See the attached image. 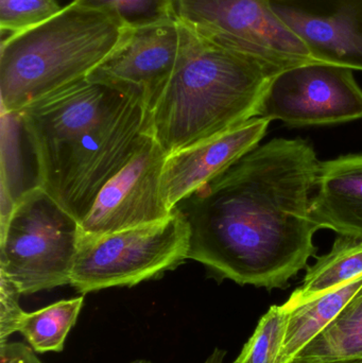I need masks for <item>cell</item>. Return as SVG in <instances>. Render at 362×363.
Instances as JSON below:
<instances>
[{"label":"cell","instance_id":"cell-1","mask_svg":"<svg viewBox=\"0 0 362 363\" xmlns=\"http://www.w3.org/2000/svg\"><path fill=\"white\" fill-rule=\"evenodd\" d=\"M312 145L278 138L255 147L179 205L191 228L188 259L216 279L285 289L316 255Z\"/></svg>","mask_w":362,"mask_h":363},{"label":"cell","instance_id":"cell-2","mask_svg":"<svg viewBox=\"0 0 362 363\" xmlns=\"http://www.w3.org/2000/svg\"><path fill=\"white\" fill-rule=\"evenodd\" d=\"M36 185L79 222L150 134L140 94L89 76L23 108Z\"/></svg>","mask_w":362,"mask_h":363},{"label":"cell","instance_id":"cell-3","mask_svg":"<svg viewBox=\"0 0 362 363\" xmlns=\"http://www.w3.org/2000/svg\"><path fill=\"white\" fill-rule=\"evenodd\" d=\"M181 25L176 67L150 108V134L168 155L255 118L268 85L285 70Z\"/></svg>","mask_w":362,"mask_h":363},{"label":"cell","instance_id":"cell-4","mask_svg":"<svg viewBox=\"0 0 362 363\" xmlns=\"http://www.w3.org/2000/svg\"><path fill=\"white\" fill-rule=\"evenodd\" d=\"M125 27L116 17L72 4L42 25L2 40L1 114L87 78L114 51Z\"/></svg>","mask_w":362,"mask_h":363},{"label":"cell","instance_id":"cell-5","mask_svg":"<svg viewBox=\"0 0 362 363\" xmlns=\"http://www.w3.org/2000/svg\"><path fill=\"white\" fill-rule=\"evenodd\" d=\"M80 235V222L48 192L32 186L1 224L0 272L23 296L69 285Z\"/></svg>","mask_w":362,"mask_h":363},{"label":"cell","instance_id":"cell-6","mask_svg":"<svg viewBox=\"0 0 362 363\" xmlns=\"http://www.w3.org/2000/svg\"><path fill=\"white\" fill-rule=\"evenodd\" d=\"M191 228L179 207L161 221L102 235L81 232L70 275L79 294L132 287L188 259Z\"/></svg>","mask_w":362,"mask_h":363},{"label":"cell","instance_id":"cell-7","mask_svg":"<svg viewBox=\"0 0 362 363\" xmlns=\"http://www.w3.org/2000/svg\"><path fill=\"white\" fill-rule=\"evenodd\" d=\"M179 21L208 40L283 69L316 62L268 0H178Z\"/></svg>","mask_w":362,"mask_h":363},{"label":"cell","instance_id":"cell-8","mask_svg":"<svg viewBox=\"0 0 362 363\" xmlns=\"http://www.w3.org/2000/svg\"><path fill=\"white\" fill-rule=\"evenodd\" d=\"M256 117L293 127L355 121L362 117V89L352 69L321 62L301 64L272 79Z\"/></svg>","mask_w":362,"mask_h":363},{"label":"cell","instance_id":"cell-9","mask_svg":"<svg viewBox=\"0 0 362 363\" xmlns=\"http://www.w3.org/2000/svg\"><path fill=\"white\" fill-rule=\"evenodd\" d=\"M168 155L151 134L96 198L81 232L102 235L161 221L171 215L162 191Z\"/></svg>","mask_w":362,"mask_h":363},{"label":"cell","instance_id":"cell-10","mask_svg":"<svg viewBox=\"0 0 362 363\" xmlns=\"http://www.w3.org/2000/svg\"><path fill=\"white\" fill-rule=\"evenodd\" d=\"M312 59L362 72V0H268Z\"/></svg>","mask_w":362,"mask_h":363},{"label":"cell","instance_id":"cell-11","mask_svg":"<svg viewBox=\"0 0 362 363\" xmlns=\"http://www.w3.org/2000/svg\"><path fill=\"white\" fill-rule=\"evenodd\" d=\"M181 30L179 19L127 28L114 51L89 76L140 94L150 110L176 67Z\"/></svg>","mask_w":362,"mask_h":363},{"label":"cell","instance_id":"cell-12","mask_svg":"<svg viewBox=\"0 0 362 363\" xmlns=\"http://www.w3.org/2000/svg\"><path fill=\"white\" fill-rule=\"evenodd\" d=\"M269 123L255 117L225 133L168 155L162 174V191L168 208L174 211L259 146Z\"/></svg>","mask_w":362,"mask_h":363},{"label":"cell","instance_id":"cell-13","mask_svg":"<svg viewBox=\"0 0 362 363\" xmlns=\"http://www.w3.org/2000/svg\"><path fill=\"white\" fill-rule=\"evenodd\" d=\"M310 213L319 230L362 240V155L320 162Z\"/></svg>","mask_w":362,"mask_h":363},{"label":"cell","instance_id":"cell-14","mask_svg":"<svg viewBox=\"0 0 362 363\" xmlns=\"http://www.w3.org/2000/svg\"><path fill=\"white\" fill-rule=\"evenodd\" d=\"M362 287V275L289 311L286 334L278 363H290L329 325Z\"/></svg>","mask_w":362,"mask_h":363},{"label":"cell","instance_id":"cell-15","mask_svg":"<svg viewBox=\"0 0 362 363\" xmlns=\"http://www.w3.org/2000/svg\"><path fill=\"white\" fill-rule=\"evenodd\" d=\"M362 275V240L338 235L329 253L310 267L303 284L283 306L293 309Z\"/></svg>","mask_w":362,"mask_h":363},{"label":"cell","instance_id":"cell-16","mask_svg":"<svg viewBox=\"0 0 362 363\" xmlns=\"http://www.w3.org/2000/svg\"><path fill=\"white\" fill-rule=\"evenodd\" d=\"M362 362V287L341 313L290 363Z\"/></svg>","mask_w":362,"mask_h":363},{"label":"cell","instance_id":"cell-17","mask_svg":"<svg viewBox=\"0 0 362 363\" xmlns=\"http://www.w3.org/2000/svg\"><path fill=\"white\" fill-rule=\"evenodd\" d=\"M84 296L59 301L32 313H23L17 333L27 341L35 353L63 351L66 339L76 325Z\"/></svg>","mask_w":362,"mask_h":363},{"label":"cell","instance_id":"cell-18","mask_svg":"<svg viewBox=\"0 0 362 363\" xmlns=\"http://www.w3.org/2000/svg\"><path fill=\"white\" fill-rule=\"evenodd\" d=\"M178 0H74V4L116 17L125 27L138 28L178 18Z\"/></svg>","mask_w":362,"mask_h":363},{"label":"cell","instance_id":"cell-19","mask_svg":"<svg viewBox=\"0 0 362 363\" xmlns=\"http://www.w3.org/2000/svg\"><path fill=\"white\" fill-rule=\"evenodd\" d=\"M288 315L289 311L283 305L270 307L234 363H278Z\"/></svg>","mask_w":362,"mask_h":363},{"label":"cell","instance_id":"cell-20","mask_svg":"<svg viewBox=\"0 0 362 363\" xmlns=\"http://www.w3.org/2000/svg\"><path fill=\"white\" fill-rule=\"evenodd\" d=\"M57 0H0V28L10 34L42 25L62 11Z\"/></svg>","mask_w":362,"mask_h":363},{"label":"cell","instance_id":"cell-21","mask_svg":"<svg viewBox=\"0 0 362 363\" xmlns=\"http://www.w3.org/2000/svg\"><path fill=\"white\" fill-rule=\"evenodd\" d=\"M21 296L14 281L0 272V345L17 333L19 319L25 313L19 304Z\"/></svg>","mask_w":362,"mask_h":363},{"label":"cell","instance_id":"cell-22","mask_svg":"<svg viewBox=\"0 0 362 363\" xmlns=\"http://www.w3.org/2000/svg\"><path fill=\"white\" fill-rule=\"evenodd\" d=\"M0 363H43L35 352L23 342L0 345Z\"/></svg>","mask_w":362,"mask_h":363},{"label":"cell","instance_id":"cell-23","mask_svg":"<svg viewBox=\"0 0 362 363\" xmlns=\"http://www.w3.org/2000/svg\"><path fill=\"white\" fill-rule=\"evenodd\" d=\"M225 355H227V352L216 347V349L213 351V353L208 356V359L203 363H223V362H225Z\"/></svg>","mask_w":362,"mask_h":363},{"label":"cell","instance_id":"cell-24","mask_svg":"<svg viewBox=\"0 0 362 363\" xmlns=\"http://www.w3.org/2000/svg\"><path fill=\"white\" fill-rule=\"evenodd\" d=\"M130 363H153V362H151L150 360L136 359V360H134V362H132Z\"/></svg>","mask_w":362,"mask_h":363},{"label":"cell","instance_id":"cell-25","mask_svg":"<svg viewBox=\"0 0 362 363\" xmlns=\"http://www.w3.org/2000/svg\"><path fill=\"white\" fill-rule=\"evenodd\" d=\"M357 363H362V362H357Z\"/></svg>","mask_w":362,"mask_h":363}]
</instances>
